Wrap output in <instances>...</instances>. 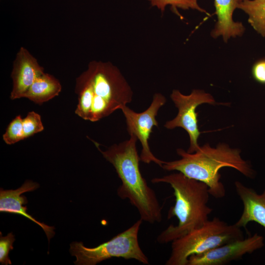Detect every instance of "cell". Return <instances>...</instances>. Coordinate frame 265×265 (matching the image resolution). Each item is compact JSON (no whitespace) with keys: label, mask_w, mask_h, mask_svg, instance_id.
<instances>
[{"label":"cell","mask_w":265,"mask_h":265,"mask_svg":"<svg viewBox=\"0 0 265 265\" xmlns=\"http://www.w3.org/2000/svg\"><path fill=\"white\" fill-rule=\"evenodd\" d=\"M166 101V98L162 94L157 93L154 94L150 106L142 112H136L127 106L121 108L126 119L129 134H134L142 145L140 156L141 161L147 164L154 162L161 167L164 161L153 155L148 142L153 127L158 126L156 119L158 111Z\"/></svg>","instance_id":"8"},{"label":"cell","mask_w":265,"mask_h":265,"mask_svg":"<svg viewBox=\"0 0 265 265\" xmlns=\"http://www.w3.org/2000/svg\"><path fill=\"white\" fill-rule=\"evenodd\" d=\"M78 103L75 113L96 122L121 109L132 100L133 92L120 70L110 62L93 60L76 80Z\"/></svg>","instance_id":"1"},{"label":"cell","mask_w":265,"mask_h":265,"mask_svg":"<svg viewBox=\"0 0 265 265\" xmlns=\"http://www.w3.org/2000/svg\"><path fill=\"white\" fill-rule=\"evenodd\" d=\"M170 98L177 107L178 112L174 119L167 121L164 126L169 130L177 127L184 129L188 134L190 140V146L187 152L194 153L200 147L198 139L201 133L198 125L196 108L203 104L214 105L215 101L211 94L200 89H194L188 95L174 89Z\"/></svg>","instance_id":"7"},{"label":"cell","mask_w":265,"mask_h":265,"mask_svg":"<svg viewBox=\"0 0 265 265\" xmlns=\"http://www.w3.org/2000/svg\"><path fill=\"white\" fill-rule=\"evenodd\" d=\"M264 238L257 233L236 240L199 255H192L187 265H224L264 247Z\"/></svg>","instance_id":"9"},{"label":"cell","mask_w":265,"mask_h":265,"mask_svg":"<svg viewBox=\"0 0 265 265\" xmlns=\"http://www.w3.org/2000/svg\"><path fill=\"white\" fill-rule=\"evenodd\" d=\"M23 119L20 115H18L8 125L2 135L3 140L7 144H13L24 140Z\"/></svg>","instance_id":"18"},{"label":"cell","mask_w":265,"mask_h":265,"mask_svg":"<svg viewBox=\"0 0 265 265\" xmlns=\"http://www.w3.org/2000/svg\"><path fill=\"white\" fill-rule=\"evenodd\" d=\"M61 89L59 81L52 75L44 72L35 80L23 98L41 105L58 96Z\"/></svg>","instance_id":"14"},{"label":"cell","mask_w":265,"mask_h":265,"mask_svg":"<svg viewBox=\"0 0 265 265\" xmlns=\"http://www.w3.org/2000/svg\"><path fill=\"white\" fill-rule=\"evenodd\" d=\"M235 187L243 206L240 217L235 224L246 228L249 222L254 221L265 228V189L258 194L239 181L235 182Z\"/></svg>","instance_id":"12"},{"label":"cell","mask_w":265,"mask_h":265,"mask_svg":"<svg viewBox=\"0 0 265 265\" xmlns=\"http://www.w3.org/2000/svg\"><path fill=\"white\" fill-rule=\"evenodd\" d=\"M137 137L134 134L106 151L98 147L104 158L114 167L121 185L117 190L122 199H128L137 210L140 219L150 224L162 220V207L155 191L142 176L139 168L141 160L136 148Z\"/></svg>","instance_id":"3"},{"label":"cell","mask_w":265,"mask_h":265,"mask_svg":"<svg viewBox=\"0 0 265 265\" xmlns=\"http://www.w3.org/2000/svg\"><path fill=\"white\" fill-rule=\"evenodd\" d=\"M152 6H156L163 13L167 5H170L172 10L176 11L179 8L183 10L192 9L209 14L207 11L198 4V0H148Z\"/></svg>","instance_id":"16"},{"label":"cell","mask_w":265,"mask_h":265,"mask_svg":"<svg viewBox=\"0 0 265 265\" xmlns=\"http://www.w3.org/2000/svg\"><path fill=\"white\" fill-rule=\"evenodd\" d=\"M154 184H169L174 190L175 203L168 211V219L176 217L177 225H170L158 236L160 244L171 242L204 224L212 209L207 205L210 195L205 183L178 172L151 180Z\"/></svg>","instance_id":"4"},{"label":"cell","mask_w":265,"mask_h":265,"mask_svg":"<svg viewBox=\"0 0 265 265\" xmlns=\"http://www.w3.org/2000/svg\"><path fill=\"white\" fill-rule=\"evenodd\" d=\"M237 8L247 14L250 25L265 37V0H237Z\"/></svg>","instance_id":"15"},{"label":"cell","mask_w":265,"mask_h":265,"mask_svg":"<svg viewBox=\"0 0 265 265\" xmlns=\"http://www.w3.org/2000/svg\"><path fill=\"white\" fill-rule=\"evenodd\" d=\"M214 4L217 22L211 32L212 36L214 38L221 36L225 42L231 37L241 36L244 26L241 22L233 19L234 11L237 8V0H214Z\"/></svg>","instance_id":"13"},{"label":"cell","mask_w":265,"mask_h":265,"mask_svg":"<svg viewBox=\"0 0 265 265\" xmlns=\"http://www.w3.org/2000/svg\"><path fill=\"white\" fill-rule=\"evenodd\" d=\"M44 126L41 116L34 111L27 113L26 117L23 119V132L24 139L42 132Z\"/></svg>","instance_id":"17"},{"label":"cell","mask_w":265,"mask_h":265,"mask_svg":"<svg viewBox=\"0 0 265 265\" xmlns=\"http://www.w3.org/2000/svg\"><path fill=\"white\" fill-rule=\"evenodd\" d=\"M15 241V236L12 232L3 237L0 232V263L1 265H11L9 257V253L13 249V244Z\"/></svg>","instance_id":"19"},{"label":"cell","mask_w":265,"mask_h":265,"mask_svg":"<svg viewBox=\"0 0 265 265\" xmlns=\"http://www.w3.org/2000/svg\"><path fill=\"white\" fill-rule=\"evenodd\" d=\"M142 220L140 218L132 226L110 240L95 247H85L82 242L70 244V252L76 257L77 265H95L113 257L133 259L149 265V259L140 247L138 234Z\"/></svg>","instance_id":"6"},{"label":"cell","mask_w":265,"mask_h":265,"mask_svg":"<svg viewBox=\"0 0 265 265\" xmlns=\"http://www.w3.org/2000/svg\"><path fill=\"white\" fill-rule=\"evenodd\" d=\"M39 187V185L38 183L31 180H27L21 187L16 189L4 190L0 188V212L19 214L34 222L43 229L49 242L55 234L54 227L48 226L43 222L38 221L27 212L26 206H23L27 204V200L22 194L32 191Z\"/></svg>","instance_id":"11"},{"label":"cell","mask_w":265,"mask_h":265,"mask_svg":"<svg viewBox=\"0 0 265 265\" xmlns=\"http://www.w3.org/2000/svg\"><path fill=\"white\" fill-rule=\"evenodd\" d=\"M252 75L256 81L265 84V59L259 60L254 64Z\"/></svg>","instance_id":"20"},{"label":"cell","mask_w":265,"mask_h":265,"mask_svg":"<svg viewBox=\"0 0 265 265\" xmlns=\"http://www.w3.org/2000/svg\"><path fill=\"white\" fill-rule=\"evenodd\" d=\"M241 228L229 225L218 217L171 242V251L166 265H187L192 255L204 253L225 243L243 239Z\"/></svg>","instance_id":"5"},{"label":"cell","mask_w":265,"mask_h":265,"mask_svg":"<svg viewBox=\"0 0 265 265\" xmlns=\"http://www.w3.org/2000/svg\"><path fill=\"white\" fill-rule=\"evenodd\" d=\"M181 158L163 162L161 168L167 171H176L186 177L205 183L210 195L216 198L225 196L224 185L220 181L219 170L223 167L236 169L246 177L253 178L255 171L249 163L243 159L238 149L220 143L216 147L207 143L196 152L190 153L182 148L177 149Z\"/></svg>","instance_id":"2"},{"label":"cell","mask_w":265,"mask_h":265,"mask_svg":"<svg viewBox=\"0 0 265 265\" xmlns=\"http://www.w3.org/2000/svg\"><path fill=\"white\" fill-rule=\"evenodd\" d=\"M44 73L43 67L36 58L26 48L21 47L13 63L10 99L15 100L23 98L35 80Z\"/></svg>","instance_id":"10"}]
</instances>
